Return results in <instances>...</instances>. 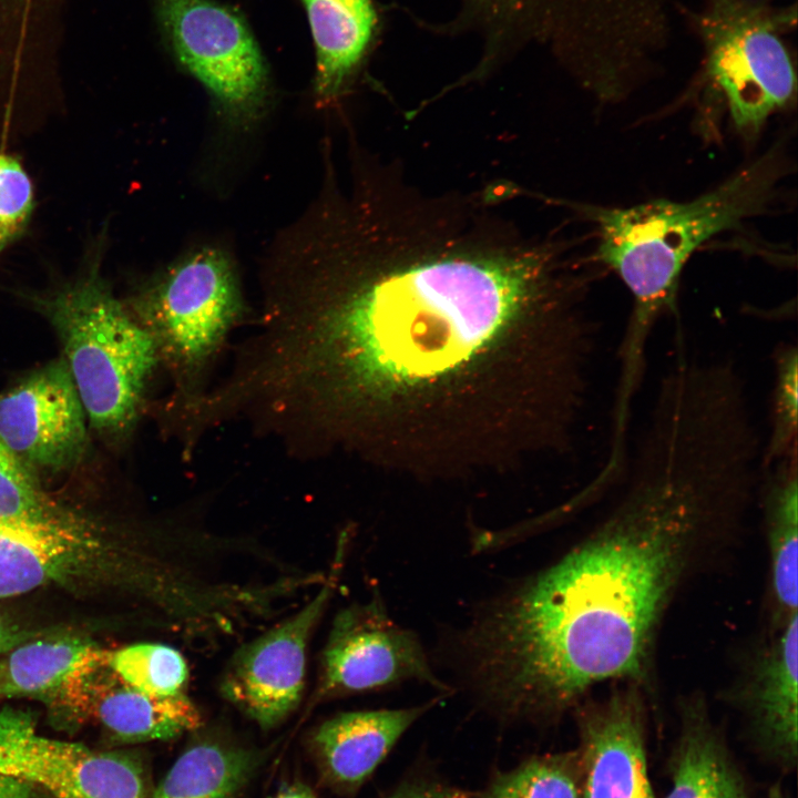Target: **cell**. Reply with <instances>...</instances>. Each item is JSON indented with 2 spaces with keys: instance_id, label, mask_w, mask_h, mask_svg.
Here are the masks:
<instances>
[{
  "instance_id": "12",
  "label": "cell",
  "mask_w": 798,
  "mask_h": 798,
  "mask_svg": "<svg viewBox=\"0 0 798 798\" xmlns=\"http://www.w3.org/2000/svg\"><path fill=\"white\" fill-rule=\"evenodd\" d=\"M494 29L523 27L552 39L560 55L604 58L646 39L667 0H468Z\"/></svg>"
},
{
  "instance_id": "25",
  "label": "cell",
  "mask_w": 798,
  "mask_h": 798,
  "mask_svg": "<svg viewBox=\"0 0 798 798\" xmlns=\"http://www.w3.org/2000/svg\"><path fill=\"white\" fill-rule=\"evenodd\" d=\"M108 662L126 684L153 696L183 694L188 678L184 656L161 643H137L109 652Z\"/></svg>"
},
{
  "instance_id": "8",
  "label": "cell",
  "mask_w": 798,
  "mask_h": 798,
  "mask_svg": "<svg viewBox=\"0 0 798 798\" xmlns=\"http://www.w3.org/2000/svg\"><path fill=\"white\" fill-rule=\"evenodd\" d=\"M176 61L208 92L222 114L249 127L265 113L268 70L254 34L235 10L214 0H154Z\"/></svg>"
},
{
  "instance_id": "29",
  "label": "cell",
  "mask_w": 798,
  "mask_h": 798,
  "mask_svg": "<svg viewBox=\"0 0 798 798\" xmlns=\"http://www.w3.org/2000/svg\"><path fill=\"white\" fill-rule=\"evenodd\" d=\"M40 636L37 631L22 628L8 616L0 613V656L23 642Z\"/></svg>"
},
{
  "instance_id": "28",
  "label": "cell",
  "mask_w": 798,
  "mask_h": 798,
  "mask_svg": "<svg viewBox=\"0 0 798 798\" xmlns=\"http://www.w3.org/2000/svg\"><path fill=\"white\" fill-rule=\"evenodd\" d=\"M386 798H482V796L439 781L422 779L405 782Z\"/></svg>"
},
{
  "instance_id": "24",
  "label": "cell",
  "mask_w": 798,
  "mask_h": 798,
  "mask_svg": "<svg viewBox=\"0 0 798 798\" xmlns=\"http://www.w3.org/2000/svg\"><path fill=\"white\" fill-rule=\"evenodd\" d=\"M482 798H580L577 751L530 758L500 774Z\"/></svg>"
},
{
  "instance_id": "15",
  "label": "cell",
  "mask_w": 798,
  "mask_h": 798,
  "mask_svg": "<svg viewBox=\"0 0 798 798\" xmlns=\"http://www.w3.org/2000/svg\"><path fill=\"white\" fill-rule=\"evenodd\" d=\"M108 653L71 683L59 706L94 718L122 743L170 740L201 726L202 716L185 693L162 697L135 689L111 668Z\"/></svg>"
},
{
  "instance_id": "21",
  "label": "cell",
  "mask_w": 798,
  "mask_h": 798,
  "mask_svg": "<svg viewBox=\"0 0 798 798\" xmlns=\"http://www.w3.org/2000/svg\"><path fill=\"white\" fill-rule=\"evenodd\" d=\"M765 473L771 600L780 626L798 614V451L765 469Z\"/></svg>"
},
{
  "instance_id": "27",
  "label": "cell",
  "mask_w": 798,
  "mask_h": 798,
  "mask_svg": "<svg viewBox=\"0 0 798 798\" xmlns=\"http://www.w3.org/2000/svg\"><path fill=\"white\" fill-rule=\"evenodd\" d=\"M33 207L32 184L21 163L0 154V253L25 229Z\"/></svg>"
},
{
  "instance_id": "17",
  "label": "cell",
  "mask_w": 798,
  "mask_h": 798,
  "mask_svg": "<svg viewBox=\"0 0 798 798\" xmlns=\"http://www.w3.org/2000/svg\"><path fill=\"white\" fill-rule=\"evenodd\" d=\"M438 699L409 708L341 713L323 723L311 744L327 781L344 791L356 790Z\"/></svg>"
},
{
  "instance_id": "18",
  "label": "cell",
  "mask_w": 798,
  "mask_h": 798,
  "mask_svg": "<svg viewBox=\"0 0 798 798\" xmlns=\"http://www.w3.org/2000/svg\"><path fill=\"white\" fill-rule=\"evenodd\" d=\"M315 47L314 92L336 102L354 84L377 29L372 0H300Z\"/></svg>"
},
{
  "instance_id": "6",
  "label": "cell",
  "mask_w": 798,
  "mask_h": 798,
  "mask_svg": "<svg viewBox=\"0 0 798 798\" xmlns=\"http://www.w3.org/2000/svg\"><path fill=\"white\" fill-rule=\"evenodd\" d=\"M796 17L795 7L769 0H705L693 18L704 48L702 80L746 139L795 99L796 72L784 35Z\"/></svg>"
},
{
  "instance_id": "10",
  "label": "cell",
  "mask_w": 798,
  "mask_h": 798,
  "mask_svg": "<svg viewBox=\"0 0 798 798\" xmlns=\"http://www.w3.org/2000/svg\"><path fill=\"white\" fill-rule=\"evenodd\" d=\"M0 775L54 798H151L153 790L135 755L42 736L28 713L10 707L0 709Z\"/></svg>"
},
{
  "instance_id": "26",
  "label": "cell",
  "mask_w": 798,
  "mask_h": 798,
  "mask_svg": "<svg viewBox=\"0 0 798 798\" xmlns=\"http://www.w3.org/2000/svg\"><path fill=\"white\" fill-rule=\"evenodd\" d=\"M774 385L769 433L764 440L763 462L767 469L798 451V350L784 342L773 356Z\"/></svg>"
},
{
  "instance_id": "7",
  "label": "cell",
  "mask_w": 798,
  "mask_h": 798,
  "mask_svg": "<svg viewBox=\"0 0 798 798\" xmlns=\"http://www.w3.org/2000/svg\"><path fill=\"white\" fill-rule=\"evenodd\" d=\"M180 582L161 562L93 523L42 529L0 521V598L49 585L70 590L129 585L172 602Z\"/></svg>"
},
{
  "instance_id": "30",
  "label": "cell",
  "mask_w": 798,
  "mask_h": 798,
  "mask_svg": "<svg viewBox=\"0 0 798 798\" xmlns=\"http://www.w3.org/2000/svg\"><path fill=\"white\" fill-rule=\"evenodd\" d=\"M35 789L29 784L0 775V798H39Z\"/></svg>"
},
{
  "instance_id": "32",
  "label": "cell",
  "mask_w": 798,
  "mask_h": 798,
  "mask_svg": "<svg viewBox=\"0 0 798 798\" xmlns=\"http://www.w3.org/2000/svg\"><path fill=\"white\" fill-rule=\"evenodd\" d=\"M767 798H785L779 789H773Z\"/></svg>"
},
{
  "instance_id": "9",
  "label": "cell",
  "mask_w": 798,
  "mask_h": 798,
  "mask_svg": "<svg viewBox=\"0 0 798 798\" xmlns=\"http://www.w3.org/2000/svg\"><path fill=\"white\" fill-rule=\"evenodd\" d=\"M348 534L341 533L331 569L317 593L296 613L243 644L224 669L222 695L262 728L280 724L300 702L307 646L338 584Z\"/></svg>"
},
{
  "instance_id": "11",
  "label": "cell",
  "mask_w": 798,
  "mask_h": 798,
  "mask_svg": "<svg viewBox=\"0 0 798 798\" xmlns=\"http://www.w3.org/2000/svg\"><path fill=\"white\" fill-rule=\"evenodd\" d=\"M419 681L447 692L417 635L395 623L378 596L335 617L325 645L316 699Z\"/></svg>"
},
{
  "instance_id": "14",
  "label": "cell",
  "mask_w": 798,
  "mask_h": 798,
  "mask_svg": "<svg viewBox=\"0 0 798 798\" xmlns=\"http://www.w3.org/2000/svg\"><path fill=\"white\" fill-rule=\"evenodd\" d=\"M638 685L613 692L579 715L580 798H654Z\"/></svg>"
},
{
  "instance_id": "20",
  "label": "cell",
  "mask_w": 798,
  "mask_h": 798,
  "mask_svg": "<svg viewBox=\"0 0 798 798\" xmlns=\"http://www.w3.org/2000/svg\"><path fill=\"white\" fill-rule=\"evenodd\" d=\"M105 651L78 635L34 637L0 657V698L60 702L70 684Z\"/></svg>"
},
{
  "instance_id": "16",
  "label": "cell",
  "mask_w": 798,
  "mask_h": 798,
  "mask_svg": "<svg viewBox=\"0 0 798 798\" xmlns=\"http://www.w3.org/2000/svg\"><path fill=\"white\" fill-rule=\"evenodd\" d=\"M798 614L779 626L758 656L744 705L753 733L765 754L782 766L797 760L798 744Z\"/></svg>"
},
{
  "instance_id": "31",
  "label": "cell",
  "mask_w": 798,
  "mask_h": 798,
  "mask_svg": "<svg viewBox=\"0 0 798 798\" xmlns=\"http://www.w3.org/2000/svg\"><path fill=\"white\" fill-rule=\"evenodd\" d=\"M275 798H317L315 794L303 784H295L282 790Z\"/></svg>"
},
{
  "instance_id": "1",
  "label": "cell",
  "mask_w": 798,
  "mask_h": 798,
  "mask_svg": "<svg viewBox=\"0 0 798 798\" xmlns=\"http://www.w3.org/2000/svg\"><path fill=\"white\" fill-rule=\"evenodd\" d=\"M581 301L555 243L470 200L378 193L270 272L246 385L306 458L456 463L516 411L536 421L553 403L580 351Z\"/></svg>"
},
{
  "instance_id": "13",
  "label": "cell",
  "mask_w": 798,
  "mask_h": 798,
  "mask_svg": "<svg viewBox=\"0 0 798 798\" xmlns=\"http://www.w3.org/2000/svg\"><path fill=\"white\" fill-rule=\"evenodd\" d=\"M88 418L63 357L0 395V439L40 474L75 468L89 443Z\"/></svg>"
},
{
  "instance_id": "22",
  "label": "cell",
  "mask_w": 798,
  "mask_h": 798,
  "mask_svg": "<svg viewBox=\"0 0 798 798\" xmlns=\"http://www.w3.org/2000/svg\"><path fill=\"white\" fill-rule=\"evenodd\" d=\"M259 763L248 749L217 741L187 748L151 798H236Z\"/></svg>"
},
{
  "instance_id": "2",
  "label": "cell",
  "mask_w": 798,
  "mask_h": 798,
  "mask_svg": "<svg viewBox=\"0 0 798 798\" xmlns=\"http://www.w3.org/2000/svg\"><path fill=\"white\" fill-rule=\"evenodd\" d=\"M622 473L594 531L463 636L469 681L504 717H550L597 684L643 682L676 587L702 542L746 505L760 461L734 420L673 398L651 407Z\"/></svg>"
},
{
  "instance_id": "3",
  "label": "cell",
  "mask_w": 798,
  "mask_h": 798,
  "mask_svg": "<svg viewBox=\"0 0 798 798\" xmlns=\"http://www.w3.org/2000/svg\"><path fill=\"white\" fill-rule=\"evenodd\" d=\"M787 168L779 145L687 202L655 200L630 207L574 205L596 226L594 259L611 268L632 296L620 351L621 390L632 392L640 387L648 338L656 321L676 310L687 260L710 238L763 213Z\"/></svg>"
},
{
  "instance_id": "23",
  "label": "cell",
  "mask_w": 798,
  "mask_h": 798,
  "mask_svg": "<svg viewBox=\"0 0 798 798\" xmlns=\"http://www.w3.org/2000/svg\"><path fill=\"white\" fill-rule=\"evenodd\" d=\"M0 521L42 529L85 523L55 502L42 488L37 472L0 439Z\"/></svg>"
},
{
  "instance_id": "5",
  "label": "cell",
  "mask_w": 798,
  "mask_h": 798,
  "mask_svg": "<svg viewBox=\"0 0 798 798\" xmlns=\"http://www.w3.org/2000/svg\"><path fill=\"white\" fill-rule=\"evenodd\" d=\"M31 301L61 342L90 428L110 446H124L161 370L151 336L95 269Z\"/></svg>"
},
{
  "instance_id": "4",
  "label": "cell",
  "mask_w": 798,
  "mask_h": 798,
  "mask_svg": "<svg viewBox=\"0 0 798 798\" xmlns=\"http://www.w3.org/2000/svg\"><path fill=\"white\" fill-rule=\"evenodd\" d=\"M124 304L151 336L167 376L168 395L154 409L162 434L178 448L232 334L248 319L236 266L221 248L191 250Z\"/></svg>"
},
{
  "instance_id": "19",
  "label": "cell",
  "mask_w": 798,
  "mask_h": 798,
  "mask_svg": "<svg viewBox=\"0 0 798 798\" xmlns=\"http://www.w3.org/2000/svg\"><path fill=\"white\" fill-rule=\"evenodd\" d=\"M666 798H748L744 778L699 698L682 708Z\"/></svg>"
}]
</instances>
